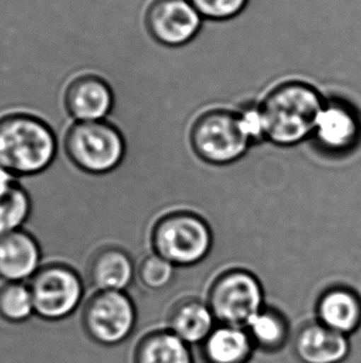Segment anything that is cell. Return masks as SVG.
Masks as SVG:
<instances>
[{
    "label": "cell",
    "instance_id": "obj_1",
    "mask_svg": "<svg viewBox=\"0 0 361 363\" xmlns=\"http://www.w3.org/2000/svg\"><path fill=\"white\" fill-rule=\"evenodd\" d=\"M327 99L316 87L287 82L273 89L260 104L266 140L293 147L312 137Z\"/></svg>",
    "mask_w": 361,
    "mask_h": 363
},
{
    "label": "cell",
    "instance_id": "obj_2",
    "mask_svg": "<svg viewBox=\"0 0 361 363\" xmlns=\"http://www.w3.org/2000/svg\"><path fill=\"white\" fill-rule=\"evenodd\" d=\"M56 154V135L42 119L29 113L0 117V165L15 177H33L45 172Z\"/></svg>",
    "mask_w": 361,
    "mask_h": 363
},
{
    "label": "cell",
    "instance_id": "obj_3",
    "mask_svg": "<svg viewBox=\"0 0 361 363\" xmlns=\"http://www.w3.org/2000/svg\"><path fill=\"white\" fill-rule=\"evenodd\" d=\"M150 242L154 253L178 268H190L208 257L213 235L200 216L190 212H173L154 225Z\"/></svg>",
    "mask_w": 361,
    "mask_h": 363
},
{
    "label": "cell",
    "instance_id": "obj_4",
    "mask_svg": "<svg viewBox=\"0 0 361 363\" xmlns=\"http://www.w3.org/2000/svg\"><path fill=\"white\" fill-rule=\"evenodd\" d=\"M64 150L79 170L104 175L122 164L127 143L122 132L107 121L74 122L66 133Z\"/></svg>",
    "mask_w": 361,
    "mask_h": 363
},
{
    "label": "cell",
    "instance_id": "obj_5",
    "mask_svg": "<svg viewBox=\"0 0 361 363\" xmlns=\"http://www.w3.org/2000/svg\"><path fill=\"white\" fill-rule=\"evenodd\" d=\"M207 303L218 324L245 328L266 303L264 286L254 274L233 269L219 275L210 285Z\"/></svg>",
    "mask_w": 361,
    "mask_h": 363
},
{
    "label": "cell",
    "instance_id": "obj_6",
    "mask_svg": "<svg viewBox=\"0 0 361 363\" xmlns=\"http://www.w3.org/2000/svg\"><path fill=\"white\" fill-rule=\"evenodd\" d=\"M190 139L198 157L215 165L238 162L254 145L241 130L238 113L230 111H212L202 116Z\"/></svg>",
    "mask_w": 361,
    "mask_h": 363
},
{
    "label": "cell",
    "instance_id": "obj_7",
    "mask_svg": "<svg viewBox=\"0 0 361 363\" xmlns=\"http://www.w3.org/2000/svg\"><path fill=\"white\" fill-rule=\"evenodd\" d=\"M35 314L50 321L67 318L84 298V283L69 265L50 263L41 267L30 281Z\"/></svg>",
    "mask_w": 361,
    "mask_h": 363
},
{
    "label": "cell",
    "instance_id": "obj_8",
    "mask_svg": "<svg viewBox=\"0 0 361 363\" xmlns=\"http://www.w3.org/2000/svg\"><path fill=\"white\" fill-rule=\"evenodd\" d=\"M137 323V310L124 291H98L84 310V326L93 340L117 345L129 337Z\"/></svg>",
    "mask_w": 361,
    "mask_h": 363
},
{
    "label": "cell",
    "instance_id": "obj_9",
    "mask_svg": "<svg viewBox=\"0 0 361 363\" xmlns=\"http://www.w3.org/2000/svg\"><path fill=\"white\" fill-rule=\"evenodd\" d=\"M145 26L157 44L180 48L200 34L203 20L190 0H152L145 13Z\"/></svg>",
    "mask_w": 361,
    "mask_h": 363
},
{
    "label": "cell",
    "instance_id": "obj_10",
    "mask_svg": "<svg viewBox=\"0 0 361 363\" xmlns=\"http://www.w3.org/2000/svg\"><path fill=\"white\" fill-rule=\"evenodd\" d=\"M64 107L74 122L105 121L114 107L110 84L98 74H84L69 81Z\"/></svg>",
    "mask_w": 361,
    "mask_h": 363
},
{
    "label": "cell",
    "instance_id": "obj_11",
    "mask_svg": "<svg viewBox=\"0 0 361 363\" xmlns=\"http://www.w3.org/2000/svg\"><path fill=\"white\" fill-rule=\"evenodd\" d=\"M350 351L349 336L328 329L317 320L301 326L293 339V352L301 363H342Z\"/></svg>",
    "mask_w": 361,
    "mask_h": 363
},
{
    "label": "cell",
    "instance_id": "obj_12",
    "mask_svg": "<svg viewBox=\"0 0 361 363\" xmlns=\"http://www.w3.org/2000/svg\"><path fill=\"white\" fill-rule=\"evenodd\" d=\"M319 324L350 336L361 326V295L349 286L337 285L324 290L314 305Z\"/></svg>",
    "mask_w": 361,
    "mask_h": 363
},
{
    "label": "cell",
    "instance_id": "obj_13",
    "mask_svg": "<svg viewBox=\"0 0 361 363\" xmlns=\"http://www.w3.org/2000/svg\"><path fill=\"white\" fill-rule=\"evenodd\" d=\"M41 248L23 228L0 237V278L8 283L31 279L41 268Z\"/></svg>",
    "mask_w": 361,
    "mask_h": 363
},
{
    "label": "cell",
    "instance_id": "obj_14",
    "mask_svg": "<svg viewBox=\"0 0 361 363\" xmlns=\"http://www.w3.org/2000/svg\"><path fill=\"white\" fill-rule=\"evenodd\" d=\"M168 330L187 345H200L217 326L207 300L183 296L177 300L167 318Z\"/></svg>",
    "mask_w": 361,
    "mask_h": 363
},
{
    "label": "cell",
    "instance_id": "obj_15",
    "mask_svg": "<svg viewBox=\"0 0 361 363\" xmlns=\"http://www.w3.org/2000/svg\"><path fill=\"white\" fill-rule=\"evenodd\" d=\"M88 273L98 291H122L132 284L137 270L127 250L110 245L94 253Z\"/></svg>",
    "mask_w": 361,
    "mask_h": 363
},
{
    "label": "cell",
    "instance_id": "obj_16",
    "mask_svg": "<svg viewBox=\"0 0 361 363\" xmlns=\"http://www.w3.org/2000/svg\"><path fill=\"white\" fill-rule=\"evenodd\" d=\"M200 346L205 363H249L256 350L245 328L222 324Z\"/></svg>",
    "mask_w": 361,
    "mask_h": 363
},
{
    "label": "cell",
    "instance_id": "obj_17",
    "mask_svg": "<svg viewBox=\"0 0 361 363\" xmlns=\"http://www.w3.org/2000/svg\"><path fill=\"white\" fill-rule=\"evenodd\" d=\"M245 329L253 340L255 349L266 354H275L286 346L290 340V324L282 310L265 306L250 320Z\"/></svg>",
    "mask_w": 361,
    "mask_h": 363
},
{
    "label": "cell",
    "instance_id": "obj_18",
    "mask_svg": "<svg viewBox=\"0 0 361 363\" xmlns=\"http://www.w3.org/2000/svg\"><path fill=\"white\" fill-rule=\"evenodd\" d=\"M190 347L170 330L156 331L139 345L137 363H195Z\"/></svg>",
    "mask_w": 361,
    "mask_h": 363
},
{
    "label": "cell",
    "instance_id": "obj_19",
    "mask_svg": "<svg viewBox=\"0 0 361 363\" xmlns=\"http://www.w3.org/2000/svg\"><path fill=\"white\" fill-rule=\"evenodd\" d=\"M30 213L31 200L20 184L0 195V237L21 230Z\"/></svg>",
    "mask_w": 361,
    "mask_h": 363
},
{
    "label": "cell",
    "instance_id": "obj_20",
    "mask_svg": "<svg viewBox=\"0 0 361 363\" xmlns=\"http://www.w3.org/2000/svg\"><path fill=\"white\" fill-rule=\"evenodd\" d=\"M34 313V299L29 285L8 283L0 289V315L5 320L24 323Z\"/></svg>",
    "mask_w": 361,
    "mask_h": 363
},
{
    "label": "cell",
    "instance_id": "obj_21",
    "mask_svg": "<svg viewBox=\"0 0 361 363\" xmlns=\"http://www.w3.org/2000/svg\"><path fill=\"white\" fill-rule=\"evenodd\" d=\"M178 275V267L156 253L144 257L137 268V277L144 288L152 291H162L170 288Z\"/></svg>",
    "mask_w": 361,
    "mask_h": 363
},
{
    "label": "cell",
    "instance_id": "obj_22",
    "mask_svg": "<svg viewBox=\"0 0 361 363\" xmlns=\"http://www.w3.org/2000/svg\"><path fill=\"white\" fill-rule=\"evenodd\" d=\"M203 18L210 21H229L238 18L249 0H190Z\"/></svg>",
    "mask_w": 361,
    "mask_h": 363
},
{
    "label": "cell",
    "instance_id": "obj_23",
    "mask_svg": "<svg viewBox=\"0 0 361 363\" xmlns=\"http://www.w3.org/2000/svg\"><path fill=\"white\" fill-rule=\"evenodd\" d=\"M238 119L241 130L251 144H259L266 140L264 119L260 111V104H253L241 109L238 113Z\"/></svg>",
    "mask_w": 361,
    "mask_h": 363
},
{
    "label": "cell",
    "instance_id": "obj_24",
    "mask_svg": "<svg viewBox=\"0 0 361 363\" xmlns=\"http://www.w3.org/2000/svg\"><path fill=\"white\" fill-rule=\"evenodd\" d=\"M18 179L13 172L6 170L4 167L0 165V195H4L10 191L15 185H18Z\"/></svg>",
    "mask_w": 361,
    "mask_h": 363
}]
</instances>
